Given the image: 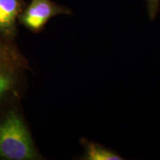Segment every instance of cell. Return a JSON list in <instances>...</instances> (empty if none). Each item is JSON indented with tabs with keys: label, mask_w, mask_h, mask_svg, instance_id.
<instances>
[{
	"label": "cell",
	"mask_w": 160,
	"mask_h": 160,
	"mask_svg": "<svg viewBox=\"0 0 160 160\" xmlns=\"http://www.w3.org/2000/svg\"><path fill=\"white\" fill-rule=\"evenodd\" d=\"M0 159H41L27 125L15 111L0 120Z\"/></svg>",
	"instance_id": "cell-1"
},
{
	"label": "cell",
	"mask_w": 160,
	"mask_h": 160,
	"mask_svg": "<svg viewBox=\"0 0 160 160\" xmlns=\"http://www.w3.org/2000/svg\"><path fill=\"white\" fill-rule=\"evenodd\" d=\"M68 8L51 0H31L19 17L22 25L33 33H39L51 18L61 14H71Z\"/></svg>",
	"instance_id": "cell-2"
},
{
	"label": "cell",
	"mask_w": 160,
	"mask_h": 160,
	"mask_svg": "<svg viewBox=\"0 0 160 160\" xmlns=\"http://www.w3.org/2000/svg\"><path fill=\"white\" fill-rule=\"evenodd\" d=\"M22 5V0H0V39L8 42L16 37Z\"/></svg>",
	"instance_id": "cell-3"
},
{
	"label": "cell",
	"mask_w": 160,
	"mask_h": 160,
	"mask_svg": "<svg viewBox=\"0 0 160 160\" xmlns=\"http://www.w3.org/2000/svg\"><path fill=\"white\" fill-rule=\"evenodd\" d=\"M81 145L84 148L83 155L80 157L84 160H122L124 159L117 152L108 148L97 142L87 139H81Z\"/></svg>",
	"instance_id": "cell-4"
},
{
	"label": "cell",
	"mask_w": 160,
	"mask_h": 160,
	"mask_svg": "<svg viewBox=\"0 0 160 160\" xmlns=\"http://www.w3.org/2000/svg\"><path fill=\"white\" fill-rule=\"evenodd\" d=\"M27 62L15 47L5 40H0V66L19 71L25 68Z\"/></svg>",
	"instance_id": "cell-5"
},
{
	"label": "cell",
	"mask_w": 160,
	"mask_h": 160,
	"mask_svg": "<svg viewBox=\"0 0 160 160\" xmlns=\"http://www.w3.org/2000/svg\"><path fill=\"white\" fill-rule=\"evenodd\" d=\"M17 72L14 69L0 66V99L14 88Z\"/></svg>",
	"instance_id": "cell-6"
},
{
	"label": "cell",
	"mask_w": 160,
	"mask_h": 160,
	"mask_svg": "<svg viewBox=\"0 0 160 160\" xmlns=\"http://www.w3.org/2000/svg\"><path fill=\"white\" fill-rule=\"evenodd\" d=\"M159 2L160 0H147L149 17L151 19H154L157 14L159 7Z\"/></svg>",
	"instance_id": "cell-7"
}]
</instances>
